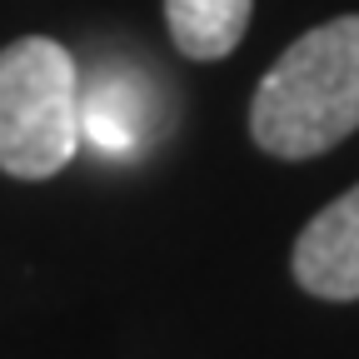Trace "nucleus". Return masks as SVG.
I'll list each match as a JSON object with an SVG mask.
<instances>
[{
	"label": "nucleus",
	"mask_w": 359,
	"mask_h": 359,
	"mask_svg": "<svg viewBox=\"0 0 359 359\" xmlns=\"http://www.w3.org/2000/svg\"><path fill=\"white\" fill-rule=\"evenodd\" d=\"M255 0H165L170 40L185 60H224L250 30Z\"/></svg>",
	"instance_id": "20e7f679"
},
{
	"label": "nucleus",
	"mask_w": 359,
	"mask_h": 359,
	"mask_svg": "<svg viewBox=\"0 0 359 359\" xmlns=\"http://www.w3.org/2000/svg\"><path fill=\"white\" fill-rule=\"evenodd\" d=\"M359 130V15L304 30L264 70L250 135L275 160H314Z\"/></svg>",
	"instance_id": "f257e3e1"
},
{
	"label": "nucleus",
	"mask_w": 359,
	"mask_h": 359,
	"mask_svg": "<svg viewBox=\"0 0 359 359\" xmlns=\"http://www.w3.org/2000/svg\"><path fill=\"white\" fill-rule=\"evenodd\" d=\"M80 70L50 35H25L0 50V170L50 180L80 150Z\"/></svg>",
	"instance_id": "f03ea898"
},
{
	"label": "nucleus",
	"mask_w": 359,
	"mask_h": 359,
	"mask_svg": "<svg viewBox=\"0 0 359 359\" xmlns=\"http://www.w3.org/2000/svg\"><path fill=\"white\" fill-rule=\"evenodd\" d=\"M290 269L314 299H359V185L299 230Z\"/></svg>",
	"instance_id": "7ed1b4c3"
},
{
	"label": "nucleus",
	"mask_w": 359,
	"mask_h": 359,
	"mask_svg": "<svg viewBox=\"0 0 359 359\" xmlns=\"http://www.w3.org/2000/svg\"><path fill=\"white\" fill-rule=\"evenodd\" d=\"M80 135H90L100 150L110 155H130L150 140V120H145V100L135 95L130 80H100L95 90H80Z\"/></svg>",
	"instance_id": "39448f33"
}]
</instances>
